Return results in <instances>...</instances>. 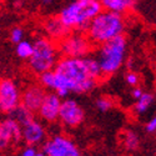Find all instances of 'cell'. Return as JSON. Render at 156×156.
<instances>
[{"instance_id": "9", "label": "cell", "mask_w": 156, "mask_h": 156, "mask_svg": "<svg viewBox=\"0 0 156 156\" xmlns=\"http://www.w3.org/2000/svg\"><path fill=\"white\" fill-rule=\"evenodd\" d=\"M21 141V126L11 118L0 120V151L16 146Z\"/></svg>"}, {"instance_id": "17", "label": "cell", "mask_w": 156, "mask_h": 156, "mask_svg": "<svg viewBox=\"0 0 156 156\" xmlns=\"http://www.w3.org/2000/svg\"><path fill=\"white\" fill-rule=\"evenodd\" d=\"M10 116L14 119L20 126L28 124L29 121H31L34 119V112H31L29 109H27L25 106H23L21 104L10 114Z\"/></svg>"}, {"instance_id": "25", "label": "cell", "mask_w": 156, "mask_h": 156, "mask_svg": "<svg viewBox=\"0 0 156 156\" xmlns=\"http://www.w3.org/2000/svg\"><path fill=\"white\" fill-rule=\"evenodd\" d=\"M145 129H146V131H147L149 134H154V133L156 131V119L152 118L151 120H149V121L146 122Z\"/></svg>"}, {"instance_id": "8", "label": "cell", "mask_w": 156, "mask_h": 156, "mask_svg": "<svg viewBox=\"0 0 156 156\" xmlns=\"http://www.w3.org/2000/svg\"><path fill=\"white\" fill-rule=\"evenodd\" d=\"M19 87L11 79H0V112L10 115L20 105Z\"/></svg>"}, {"instance_id": "1", "label": "cell", "mask_w": 156, "mask_h": 156, "mask_svg": "<svg viewBox=\"0 0 156 156\" xmlns=\"http://www.w3.org/2000/svg\"><path fill=\"white\" fill-rule=\"evenodd\" d=\"M53 71V90L60 98H65L70 93H89L101 79V71L95 58L64 56L58 60Z\"/></svg>"}, {"instance_id": "15", "label": "cell", "mask_w": 156, "mask_h": 156, "mask_svg": "<svg viewBox=\"0 0 156 156\" xmlns=\"http://www.w3.org/2000/svg\"><path fill=\"white\" fill-rule=\"evenodd\" d=\"M44 27H45V30H46L48 35L51 39H55V40H61L62 37L69 35V33H70V30L60 21V19L58 16L49 18L45 21Z\"/></svg>"}, {"instance_id": "10", "label": "cell", "mask_w": 156, "mask_h": 156, "mask_svg": "<svg viewBox=\"0 0 156 156\" xmlns=\"http://www.w3.org/2000/svg\"><path fill=\"white\" fill-rule=\"evenodd\" d=\"M84 119H85V112L76 101L74 100L61 101L58 120L64 126H66L69 129L77 127L80 124H83Z\"/></svg>"}, {"instance_id": "14", "label": "cell", "mask_w": 156, "mask_h": 156, "mask_svg": "<svg viewBox=\"0 0 156 156\" xmlns=\"http://www.w3.org/2000/svg\"><path fill=\"white\" fill-rule=\"evenodd\" d=\"M136 3L137 0H101V6L102 10H108L124 15L130 10H133Z\"/></svg>"}, {"instance_id": "11", "label": "cell", "mask_w": 156, "mask_h": 156, "mask_svg": "<svg viewBox=\"0 0 156 156\" xmlns=\"http://www.w3.org/2000/svg\"><path fill=\"white\" fill-rule=\"evenodd\" d=\"M46 140V129L43 122L33 119L28 124L21 126V141L27 145L37 146L43 145V142Z\"/></svg>"}, {"instance_id": "2", "label": "cell", "mask_w": 156, "mask_h": 156, "mask_svg": "<svg viewBox=\"0 0 156 156\" xmlns=\"http://www.w3.org/2000/svg\"><path fill=\"white\" fill-rule=\"evenodd\" d=\"M124 30L125 19L122 15L108 10H101L89 23L84 31L91 45H101L115 36L124 34Z\"/></svg>"}, {"instance_id": "4", "label": "cell", "mask_w": 156, "mask_h": 156, "mask_svg": "<svg viewBox=\"0 0 156 156\" xmlns=\"http://www.w3.org/2000/svg\"><path fill=\"white\" fill-rule=\"evenodd\" d=\"M101 10V3L90 2V0H77L65 8L58 18L70 31L71 29H80L84 31L89 23Z\"/></svg>"}, {"instance_id": "23", "label": "cell", "mask_w": 156, "mask_h": 156, "mask_svg": "<svg viewBox=\"0 0 156 156\" xmlns=\"http://www.w3.org/2000/svg\"><path fill=\"white\" fill-rule=\"evenodd\" d=\"M126 83L129 85H131V86H137L139 83H140V77H139L137 74L130 71V73L126 74Z\"/></svg>"}, {"instance_id": "26", "label": "cell", "mask_w": 156, "mask_h": 156, "mask_svg": "<svg viewBox=\"0 0 156 156\" xmlns=\"http://www.w3.org/2000/svg\"><path fill=\"white\" fill-rule=\"evenodd\" d=\"M142 95V90L140 89V87H137V86H135L134 87V90H133V91H131V96L135 99V100H137L140 96Z\"/></svg>"}, {"instance_id": "22", "label": "cell", "mask_w": 156, "mask_h": 156, "mask_svg": "<svg viewBox=\"0 0 156 156\" xmlns=\"http://www.w3.org/2000/svg\"><path fill=\"white\" fill-rule=\"evenodd\" d=\"M10 37H11L12 43H15V44L20 43L23 40V37H24V30L21 28H19V27L14 28L11 30V33H10Z\"/></svg>"}, {"instance_id": "16", "label": "cell", "mask_w": 156, "mask_h": 156, "mask_svg": "<svg viewBox=\"0 0 156 156\" xmlns=\"http://www.w3.org/2000/svg\"><path fill=\"white\" fill-rule=\"evenodd\" d=\"M154 102V95L150 93H142V95L136 100V104L134 106V112L136 115H144L147 112V110L151 108Z\"/></svg>"}, {"instance_id": "18", "label": "cell", "mask_w": 156, "mask_h": 156, "mask_svg": "<svg viewBox=\"0 0 156 156\" xmlns=\"http://www.w3.org/2000/svg\"><path fill=\"white\" fill-rule=\"evenodd\" d=\"M122 145L127 151H136L140 146V139L137 136V134L133 130H127L122 134L121 137Z\"/></svg>"}, {"instance_id": "21", "label": "cell", "mask_w": 156, "mask_h": 156, "mask_svg": "<svg viewBox=\"0 0 156 156\" xmlns=\"http://www.w3.org/2000/svg\"><path fill=\"white\" fill-rule=\"evenodd\" d=\"M96 108L102 112H106L114 108V100L109 96H101L96 100Z\"/></svg>"}, {"instance_id": "28", "label": "cell", "mask_w": 156, "mask_h": 156, "mask_svg": "<svg viewBox=\"0 0 156 156\" xmlns=\"http://www.w3.org/2000/svg\"><path fill=\"white\" fill-rule=\"evenodd\" d=\"M41 2H43V3H45V4H49V3L51 2V0H41Z\"/></svg>"}, {"instance_id": "24", "label": "cell", "mask_w": 156, "mask_h": 156, "mask_svg": "<svg viewBox=\"0 0 156 156\" xmlns=\"http://www.w3.org/2000/svg\"><path fill=\"white\" fill-rule=\"evenodd\" d=\"M37 149L36 146H30V145H27L20 152V156H35Z\"/></svg>"}, {"instance_id": "13", "label": "cell", "mask_w": 156, "mask_h": 156, "mask_svg": "<svg viewBox=\"0 0 156 156\" xmlns=\"http://www.w3.org/2000/svg\"><path fill=\"white\" fill-rule=\"evenodd\" d=\"M45 89L41 85H30L24 90L20 95V104L27 109H29L31 112H36L39 106L45 96Z\"/></svg>"}, {"instance_id": "6", "label": "cell", "mask_w": 156, "mask_h": 156, "mask_svg": "<svg viewBox=\"0 0 156 156\" xmlns=\"http://www.w3.org/2000/svg\"><path fill=\"white\" fill-rule=\"evenodd\" d=\"M45 156H80L77 145L66 135L56 134L43 142Z\"/></svg>"}, {"instance_id": "19", "label": "cell", "mask_w": 156, "mask_h": 156, "mask_svg": "<svg viewBox=\"0 0 156 156\" xmlns=\"http://www.w3.org/2000/svg\"><path fill=\"white\" fill-rule=\"evenodd\" d=\"M33 53V44L29 41L21 40L20 43L16 44V54L21 59H29Z\"/></svg>"}, {"instance_id": "3", "label": "cell", "mask_w": 156, "mask_h": 156, "mask_svg": "<svg viewBox=\"0 0 156 156\" xmlns=\"http://www.w3.org/2000/svg\"><path fill=\"white\" fill-rule=\"evenodd\" d=\"M126 37L121 34L99 45L96 61L101 71V77H108L121 68L126 55Z\"/></svg>"}, {"instance_id": "20", "label": "cell", "mask_w": 156, "mask_h": 156, "mask_svg": "<svg viewBox=\"0 0 156 156\" xmlns=\"http://www.w3.org/2000/svg\"><path fill=\"white\" fill-rule=\"evenodd\" d=\"M39 83L44 89H53V84H54V71H45L39 74Z\"/></svg>"}, {"instance_id": "5", "label": "cell", "mask_w": 156, "mask_h": 156, "mask_svg": "<svg viewBox=\"0 0 156 156\" xmlns=\"http://www.w3.org/2000/svg\"><path fill=\"white\" fill-rule=\"evenodd\" d=\"M59 60V49L54 40L40 37L33 44V53L29 58V68L34 74L50 71Z\"/></svg>"}, {"instance_id": "29", "label": "cell", "mask_w": 156, "mask_h": 156, "mask_svg": "<svg viewBox=\"0 0 156 156\" xmlns=\"http://www.w3.org/2000/svg\"><path fill=\"white\" fill-rule=\"evenodd\" d=\"M90 2H98V3H101V0H90Z\"/></svg>"}, {"instance_id": "27", "label": "cell", "mask_w": 156, "mask_h": 156, "mask_svg": "<svg viewBox=\"0 0 156 156\" xmlns=\"http://www.w3.org/2000/svg\"><path fill=\"white\" fill-rule=\"evenodd\" d=\"M35 156H45V154L43 151H40V150H37L36 154H35Z\"/></svg>"}, {"instance_id": "12", "label": "cell", "mask_w": 156, "mask_h": 156, "mask_svg": "<svg viewBox=\"0 0 156 156\" xmlns=\"http://www.w3.org/2000/svg\"><path fill=\"white\" fill-rule=\"evenodd\" d=\"M60 105H61L60 96H58L55 93H46L36 112L45 122H55L58 121L59 118Z\"/></svg>"}, {"instance_id": "7", "label": "cell", "mask_w": 156, "mask_h": 156, "mask_svg": "<svg viewBox=\"0 0 156 156\" xmlns=\"http://www.w3.org/2000/svg\"><path fill=\"white\" fill-rule=\"evenodd\" d=\"M58 49L66 58H84L91 49V43L84 34H73L62 37Z\"/></svg>"}]
</instances>
